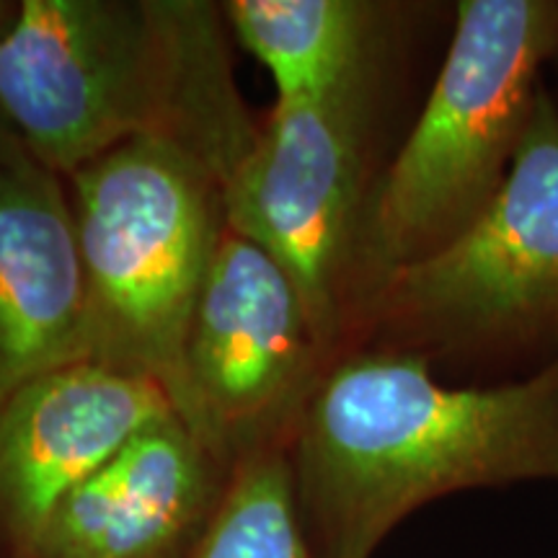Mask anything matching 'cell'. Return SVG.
Returning a JSON list of instances; mask_svg holds the SVG:
<instances>
[{"label":"cell","instance_id":"1","mask_svg":"<svg viewBox=\"0 0 558 558\" xmlns=\"http://www.w3.org/2000/svg\"><path fill=\"white\" fill-rule=\"evenodd\" d=\"M318 558H373L429 501L558 481V360L507 383L442 380L411 354L331 360L288 448Z\"/></svg>","mask_w":558,"mask_h":558},{"label":"cell","instance_id":"2","mask_svg":"<svg viewBox=\"0 0 558 558\" xmlns=\"http://www.w3.org/2000/svg\"><path fill=\"white\" fill-rule=\"evenodd\" d=\"M230 41L222 3L209 0L0 3V109L60 179L130 140H166L230 190L262 128Z\"/></svg>","mask_w":558,"mask_h":558},{"label":"cell","instance_id":"3","mask_svg":"<svg viewBox=\"0 0 558 558\" xmlns=\"http://www.w3.org/2000/svg\"><path fill=\"white\" fill-rule=\"evenodd\" d=\"M556 52L558 0L452 5L442 60L362 228L339 354L360 313L396 271L448 246L492 205Z\"/></svg>","mask_w":558,"mask_h":558},{"label":"cell","instance_id":"4","mask_svg":"<svg viewBox=\"0 0 558 558\" xmlns=\"http://www.w3.org/2000/svg\"><path fill=\"white\" fill-rule=\"evenodd\" d=\"M349 349L411 354L442 380L507 383L558 360V104L548 83L492 205L375 292Z\"/></svg>","mask_w":558,"mask_h":558},{"label":"cell","instance_id":"5","mask_svg":"<svg viewBox=\"0 0 558 558\" xmlns=\"http://www.w3.org/2000/svg\"><path fill=\"white\" fill-rule=\"evenodd\" d=\"M424 32L318 94L277 99L230 181L228 226L282 264L329 360L344 339L369 205L414 122L409 94Z\"/></svg>","mask_w":558,"mask_h":558},{"label":"cell","instance_id":"6","mask_svg":"<svg viewBox=\"0 0 558 558\" xmlns=\"http://www.w3.org/2000/svg\"><path fill=\"white\" fill-rule=\"evenodd\" d=\"M86 295L90 362L171 403L179 354L228 226V181L166 140H130L65 179Z\"/></svg>","mask_w":558,"mask_h":558},{"label":"cell","instance_id":"7","mask_svg":"<svg viewBox=\"0 0 558 558\" xmlns=\"http://www.w3.org/2000/svg\"><path fill=\"white\" fill-rule=\"evenodd\" d=\"M331 360L275 256L226 226L179 354L171 409L230 469L288 450Z\"/></svg>","mask_w":558,"mask_h":558},{"label":"cell","instance_id":"8","mask_svg":"<svg viewBox=\"0 0 558 558\" xmlns=\"http://www.w3.org/2000/svg\"><path fill=\"white\" fill-rule=\"evenodd\" d=\"M233 473L177 411L160 414L58 501L29 558H190Z\"/></svg>","mask_w":558,"mask_h":558},{"label":"cell","instance_id":"9","mask_svg":"<svg viewBox=\"0 0 558 558\" xmlns=\"http://www.w3.org/2000/svg\"><path fill=\"white\" fill-rule=\"evenodd\" d=\"M156 383L75 362L0 401V558H29L58 501L132 432L169 414Z\"/></svg>","mask_w":558,"mask_h":558},{"label":"cell","instance_id":"10","mask_svg":"<svg viewBox=\"0 0 558 558\" xmlns=\"http://www.w3.org/2000/svg\"><path fill=\"white\" fill-rule=\"evenodd\" d=\"M88 360L86 295L65 179L0 166V401Z\"/></svg>","mask_w":558,"mask_h":558},{"label":"cell","instance_id":"11","mask_svg":"<svg viewBox=\"0 0 558 558\" xmlns=\"http://www.w3.org/2000/svg\"><path fill=\"white\" fill-rule=\"evenodd\" d=\"M445 5L399 0H228V29L275 81L277 99H300L403 45Z\"/></svg>","mask_w":558,"mask_h":558},{"label":"cell","instance_id":"12","mask_svg":"<svg viewBox=\"0 0 558 558\" xmlns=\"http://www.w3.org/2000/svg\"><path fill=\"white\" fill-rule=\"evenodd\" d=\"M190 558H318L300 525L288 450L241 463Z\"/></svg>","mask_w":558,"mask_h":558},{"label":"cell","instance_id":"13","mask_svg":"<svg viewBox=\"0 0 558 558\" xmlns=\"http://www.w3.org/2000/svg\"><path fill=\"white\" fill-rule=\"evenodd\" d=\"M21 163H34L26 153L24 143L16 135V130L11 128V122L5 120L3 109H0V166H21Z\"/></svg>","mask_w":558,"mask_h":558},{"label":"cell","instance_id":"14","mask_svg":"<svg viewBox=\"0 0 558 558\" xmlns=\"http://www.w3.org/2000/svg\"><path fill=\"white\" fill-rule=\"evenodd\" d=\"M548 70H556V73H558V52H556V58H554V62H550ZM554 99H556V96H554ZM556 104H558V99H556Z\"/></svg>","mask_w":558,"mask_h":558}]
</instances>
